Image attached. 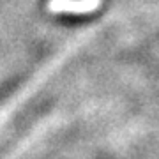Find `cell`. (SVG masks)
I'll use <instances>...</instances> for the list:
<instances>
[{
    "label": "cell",
    "mask_w": 159,
    "mask_h": 159,
    "mask_svg": "<svg viewBox=\"0 0 159 159\" xmlns=\"http://www.w3.org/2000/svg\"><path fill=\"white\" fill-rule=\"evenodd\" d=\"M101 0H51L50 9L53 12H94L99 9Z\"/></svg>",
    "instance_id": "6da1fadb"
}]
</instances>
